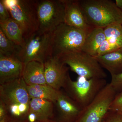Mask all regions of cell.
Listing matches in <instances>:
<instances>
[{
	"label": "cell",
	"mask_w": 122,
	"mask_h": 122,
	"mask_svg": "<svg viewBox=\"0 0 122 122\" xmlns=\"http://www.w3.org/2000/svg\"><path fill=\"white\" fill-rule=\"evenodd\" d=\"M8 122H29L27 119H20L13 118H11Z\"/></svg>",
	"instance_id": "28"
},
{
	"label": "cell",
	"mask_w": 122,
	"mask_h": 122,
	"mask_svg": "<svg viewBox=\"0 0 122 122\" xmlns=\"http://www.w3.org/2000/svg\"><path fill=\"white\" fill-rule=\"evenodd\" d=\"M0 98L6 107L14 104H29L31 100L22 77L1 85Z\"/></svg>",
	"instance_id": "9"
},
{
	"label": "cell",
	"mask_w": 122,
	"mask_h": 122,
	"mask_svg": "<svg viewBox=\"0 0 122 122\" xmlns=\"http://www.w3.org/2000/svg\"><path fill=\"white\" fill-rule=\"evenodd\" d=\"M2 0L8 10L11 18L20 25L25 41L38 31L37 0Z\"/></svg>",
	"instance_id": "2"
},
{
	"label": "cell",
	"mask_w": 122,
	"mask_h": 122,
	"mask_svg": "<svg viewBox=\"0 0 122 122\" xmlns=\"http://www.w3.org/2000/svg\"><path fill=\"white\" fill-rule=\"evenodd\" d=\"M115 3L116 6L122 11V0H116Z\"/></svg>",
	"instance_id": "29"
},
{
	"label": "cell",
	"mask_w": 122,
	"mask_h": 122,
	"mask_svg": "<svg viewBox=\"0 0 122 122\" xmlns=\"http://www.w3.org/2000/svg\"><path fill=\"white\" fill-rule=\"evenodd\" d=\"M103 29L106 39L99 49L96 56L122 48V24H113Z\"/></svg>",
	"instance_id": "14"
},
{
	"label": "cell",
	"mask_w": 122,
	"mask_h": 122,
	"mask_svg": "<svg viewBox=\"0 0 122 122\" xmlns=\"http://www.w3.org/2000/svg\"><path fill=\"white\" fill-rule=\"evenodd\" d=\"M87 33L62 23L52 33V57H59L69 53L81 51Z\"/></svg>",
	"instance_id": "3"
},
{
	"label": "cell",
	"mask_w": 122,
	"mask_h": 122,
	"mask_svg": "<svg viewBox=\"0 0 122 122\" xmlns=\"http://www.w3.org/2000/svg\"><path fill=\"white\" fill-rule=\"evenodd\" d=\"M105 39L103 28H93L86 35L81 51L93 56H96Z\"/></svg>",
	"instance_id": "17"
},
{
	"label": "cell",
	"mask_w": 122,
	"mask_h": 122,
	"mask_svg": "<svg viewBox=\"0 0 122 122\" xmlns=\"http://www.w3.org/2000/svg\"><path fill=\"white\" fill-rule=\"evenodd\" d=\"M111 81L110 83L116 94L122 91V72L111 75Z\"/></svg>",
	"instance_id": "23"
},
{
	"label": "cell",
	"mask_w": 122,
	"mask_h": 122,
	"mask_svg": "<svg viewBox=\"0 0 122 122\" xmlns=\"http://www.w3.org/2000/svg\"><path fill=\"white\" fill-rule=\"evenodd\" d=\"M53 102L50 100L39 98H32L30 103L29 112L36 115L37 121L53 119Z\"/></svg>",
	"instance_id": "18"
},
{
	"label": "cell",
	"mask_w": 122,
	"mask_h": 122,
	"mask_svg": "<svg viewBox=\"0 0 122 122\" xmlns=\"http://www.w3.org/2000/svg\"><path fill=\"white\" fill-rule=\"evenodd\" d=\"M87 24L93 28H105L122 24V11L111 0H78Z\"/></svg>",
	"instance_id": "1"
},
{
	"label": "cell",
	"mask_w": 122,
	"mask_h": 122,
	"mask_svg": "<svg viewBox=\"0 0 122 122\" xmlns=\"http://www.w3.org/2000/svg\"><path fill=\"white\" fill-rule=\"evenodd\" d=\"M36 122H61L58 120H54L53 119L44 120V121H37Z\"/></svg>",
	"instance_id": "30"
},
{
	"label": "cell",
	"mask_w": 122,
	"mask_h": 122,
	"mask_svg": "<svg viewBox=\"0 0 122 122\" xmlns=\"http://www.w3.org/2000/svg\"><path fill=\"white\" fill-rule=\"evenodd\" d=\"M21 48L9 39L0 29V53L5 56L17 57Z\"/></svg>",
	"instance_id": "21"
},
{
	"label": "cell",
	"mask_w": 122,
	"mask_h": 122,
	"mask_svg": "<svg viewBox=\"0 0 122 122\" xmlns=\"http://www.w3.org/2000/svg\"><path fill=\"white\" fill-rule=\"evenodd\" d=\"M94 57L102 67L108 71L111 75L122 72V48Z\"/></svg>",
	"instance_id": "16"
},
{
	"label": "cell",
	"mask_w": 122,
	"mask_h": 122,
	"mask_svg": "<svg viewBox=\"0 0 122 122\" xmlns=\"http://www.w3.org/2000/svg\"><path fill=\"white\" fill-rule=\"evenodd\" d=\"M44 65L46 84L57 90L64 88L70 76L69 67L55 57L48 59Z\"/></svg>",
	"instance_id": "10"
},
{
	"label": "cell",
	"mask_w": 122,
	"mask_h": 122,
	"mask_svg": "<svg viewBox=\"0 0 122 122\" xmlns=\"http://www.w3.org/2000/svg\"><path fill=\"white\" fill-rule=\"evenodd\" d=\"M26 88L30 98L46 99L54 104L58 98L60 91L57 90L47 85H26Z\"/></svg>",
	"instance_id": "20"
},
{
	"label": "cell",
	"mask_w": 122,
	"mask_h": 122,
	"mask_svg": "<svg viewBox=\"0 0 122 122\" xmlns=\"http://www.w3.org/2000/svg\"><path fill=\"white\" fill-rule=\"evenodd\" d=\"M109 111L122 115V91L116 95Z\"/></svg>",
	"instance_id": "22"
},
{
	"label": "cell",
	"mask_w": 122,
	"mask_h": 122,
	"mask_svg": "<svg viewBox=\"0 0 122 122\" xmlns=\"http://www.w3.org/2000/svg\"><path fill=\"white\" fill-rule=\"evenodd\" d=\"M27 119L29 122H36L37 121V117L35 114L32 112H29Z\"/></svg>",
	"instance_id": "27"
},
{
	"label": "cell",
	"mask_w": 122,
	"mask_h": 122,
	"mask_svg": "<svg viewBox=\"0 0 122 122\" xmlns=\"http://www.w3.org/2000/svg\"><path fill=\"white\" fill-rule=\"evenodd\" d=\"M8 114H9L6 107L3 103L0 102V119Z\"/></svg>",
	"instance_id": "26"
},
{
	"label": "cell",
	"mask_w": 122,
	"mask_h": 122,
	"mask_svg": "<svg viewBox=\"0 0 122 122\" xmlns=\"http://www.w3.org/2000/svg\"><path fill=\"white\" fill-rule=\"evenodd\" d=\"M63 1L65 6L64 23L88 33L94 28L86 22L78 0H63Z\"/></svg>",
	"instance_id": "13"
},
{
	"label": "cell",
	"mask_w": 122,
	"mask_h": 122,
	"mask_svg": "<svg viewBox=\"0 0 122 122\" xmlns=\"http://www.w3.org/2000/svg\"><path fill=\"white\" fill-rule=\"evenodd\" d=\"M26 85H46L44 63L36 61L25 64L22 74Z\"/></svg>",
	"instance_id": "15"
},
{
	"label": "cell",
	"mask_w": 122,
	"mask_h": 122,
	"mask_svg": "<svg viewBox=\"0 0 122 122\" xmlns=\"http://www.w3.org/2000/svg\"><path fill=\"white\" fill-rule=\"evenodd\" d=\"M58 58L80 77L87 79L107 77V74L95 57L83 51L69 53Z\"/></svg>",
	"instance_id": "6"
},
{
	"label": "cell",
	"mask_w": 122,
	"mask_h": 122,
	"mask_svg": "<svg viewBox=\"0 0 122 122\" xmlns=\"http://www.w3.org/2000/svg\"><path fill=\"white\" fill-rule=\"evenodd\" d=\"M107 83L105 79H87L79 76L77 81H73L70 76L64 89L70 97L84 108Z\"/></svg>",
	"instance_id": "5"
},
{
	"label": "cell",
	"mask_w": 122,
	"mask_h": 122,
	"mask_svg": "<svg viewBox=\"0 0 122 122\" xmlns=\"http://www.w3.org/2000/svg\"><path fill=\"white\" fill-rule=\"evenodd\" d=\"M25 64L17 57L0 53V84L22 77Z\"/></svg>",
	"instance_id": "12"
},
{
	"label": "cell",
	"mask_w": 122,
	"mask_h": 122,
	"mask_svg": "<svg viewBox=\"0 0 122 122\" xmlns=\"http://www.w3.org/2000/svg\"><path fill=\"white\" fill-rule=\"evenodd\" d=\"M102 122H122V115L109 111Z\"/></svg>",
	"instance_id": "24"
},
{
	"label": "cell",
	"mask_w": 122,
	"mask_h": 122,
	"mask_svg": "<svg viewBox=\"0 0 122 122\" xmlns=\"http://www.w3.org/2000/svg\"><path fill=\"white\" fill-rule=\"evenodd\" d=\"M116 93L110 83L83 108L77 122H102L108 113Z\"/></svg>",
	"instance_id": "8"
},
{
	"label": "cell",
	"mask_w": 122,
	"mask_h": 122,
	"mask_svg": "<svg viewBox=\"0 0 122 122\" xmlns=\"http://www.w3.org/2000/svg\"><path fill=\"white\" fill-rule=\"evenodd\" d=\"M52 33H35L25 40L17 57L24 64L33 61L44 64L52 57Z\"/></svg>",
	"instance_id": "4"
},
{
	"label": "cell",
	"mask_w": 122,
	"mask_h": 122,
	"mask_svg": "<svg viewBox=\"0 0 122 122\" xmlns=\"http://www.w3.org/2000/svg\"><path fill=\"white\" fill-rule=\"evenodd\" d=\"M11 18L10 14L7 8L2 2L0 0V21L7 20Z\"/></svg>",
	"instance_id": "25"
},
{
	"label": "cell",
	"mask_w": 122,
	"mask_h": 122,
	"mask_svg": "<svg viewBox=\"0 0 122 122\" xmlns=\"http://www.w3.org/2000/svg\"><path fill=\"white\" fill-rule=\"evenodd\" d=\"M55 104L58 113V120L61 122H77L83 109L61 90Z\"/></svg>",
	"instance_id": "11"
},
{
	"label": "cell",
	"mask_w": 122,
	"mask_h": 122,
	"mask_svg": "<svg viewBox=\"0 0 122 122\" xmlns=\"http://www.w3.org/2000/svg\"><path fill=\"white\" fill-rule=\"evenodd\" d=\"M65 11L63 0H37V32H53L60 24L64 23Z\"/></svg>",
	"instance_id": "7"
},
{
	"label": "cell",
	"mask_w": 122,
	"mask_h": 122,
	"mask_svg": "<svg viewBox=\"0 0 122 122\" xmlns=\"http://www.w3.org/2000/svg\"><path fill=\"white\" fill-rule=\"evenodd\" d=\"M0 29L6 36L15 44L21 48L25 46V41L21 28L19 24L12 18L0 21Z\"/></svg>",
	"instance_id": "19"
}]
</instances>
